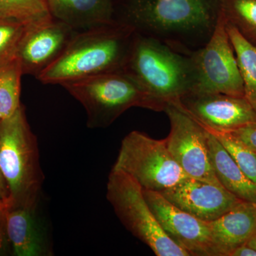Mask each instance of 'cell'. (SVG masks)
Instances as JSON below:
<instances>
[{"label":"cell","mask_w":256,"mask_h":256,"mask_svg":"<svg viewBox=\"0 0 256 256\" xmlns=\"http://www.w3.org/2000/svg\"><path fill=\"white\" fill-rule=\"evenodd\" d=\"M220 14V0H114L112 20L191 55L210 41Z\"/></svg>","instance_id":"obj_1"},{"label":"cell","mask_w":256,"mask_h":256,"mask_svg":"<svg viewBox=\"0 0 256 256\" xmlns=\"http://www.w3.org/2000/svg\"><path fill=\"white\" fill-rule=\"evenodd\" d=\"M136 32L112 21L78 32L54 63L38 76L44 84H58L124 70Z\"/></svg>","instance_id":"obj_2"},{"label":"cell","mask_w":256,"mask_h":256,"mask_svg":"<svg viewBox=\"0 0 256 256\" xmlns=\"http://www.w3.org/2000/svg\"><path fill=\"white\" fill-rule=\"evenodd\" d=\"M124 70L148 95L165 104H176L196 86L191 55L136 33Z\"/></svg>","instance_id":"obj_3"},{"label":"cell","mask_w":256,"mask_h":256,"mask_svg":"<svg viewBox=\"0 0 256 256\" xmlns=\"http://www.w3.org/2000/svg\"><path fill=\"white\" fill-rule=\"evenodd\" d=\"M0 170L12 206L36 210L45 176L36 138L22 106L11 117L0 120Z\"/></svg>","instance_id":"obj_4"},{"label":"cell","mask_w":256,"mask_h":256,"mask_svg":"<svg viewBox=\"0 0 256 256\" xmlns=\"http://www.w3.org/2000/svg\"><path fill=\"white\" fill-rule=\"evenodd\" d=\"M60 86L84 108L90 129L109 127L132 107L163 111L166 106L148 95L124 70L68 80Z\"/></svg>","instance_id":"obj_5"},{"label":"cell","mask_w":256,"mask_h":256,"mask_svg":"<svg viewBox=\"0 0 256 256\" xmlns=\"http://www.w3.org/2000/svg\"><path fill=\"white\" fill-rule=\"evenodd\" d=\"M106 198L124 228L156 256H190L164 233L144 198L142 186L124 172L111 170Z\"/></svg>","instance_id":"obj_6"},{"label":"cell","mask_w":256,"mask_h":256,"mask_svg":"<svg viewBox=\"0 0 256 256\" xmlns=\"http://www.w3.org/2000/svg\"><path fill=\"white\" fill-rule=\"evenodd\" d=\"M112 168L129 175L143 190L160 193L188 178L170 152L164 139H154L137 130L122 140Z\"/></svg>","instance_id":"obj_7"},{"label":"cell","mask_w":256,"mask_h":256,"mask_svg":"<svg viewBox=\"0 0 256 256\" xmlns=\"http://www.w3.org/2000/svg\"><path fill=\"white\" fill-rule=\"evenodd\" d=\"M196 84L191 94H224L244 96L236 57L220 11L214 32L206 45L191 54Z\"/></svg>","instance_id":"obj_8"},{"label":"cell","mask_w":256,"mask_h":256,"mask_svg":"<svg viewBox=\"0 0 256 256\" xmlns=\"http://www.w3.org/2000/svg\"><path fill=\"white\" fill-rule=\"evenodd\" d=\"M163 111L170 124L164 140L180 168L188 178L220 184L210 163L206 128L173 102H168Z\"/></svg>","instance_id":"obj_9"},{"label":"cell","mask_w":256,"mask_h":256,"mask_svg":"<svg viewBox=\"0 0 256 256\" xmlns=\"http://www.w3.org/2000/svg\"><path fill=\"white\" fill-rule=\"evenodd\" d=\"M143 193L164 233L190 256H218L208 222L175 206L160 192L143 190Z\"/></svg>","instance_id":"obj_10"},{"label":"cell","mask_w":256,"mask_h":256,"mask_svg":"<svg viewBox=\"0 0 256 256\" xmlns=\"http://www.w3.org/2000/svg\"><path fill=\"white\" fill-rule=\"evenodd\" d=\"M77 32L52 16L28 25L14 54L20 60L23 74L38 78L63 54Z\"/></svg>","instance_id":"obj_11"},{"label":"cell","mask_w":256,"mask_h":256,"mask_svg":"<svg viewBox=\"0 0 256 256\" xmlns=\"http://www.w3.org/2000/svg\"><path fill=\"white\" fill-rule=\"evenodd\" d=\"M176 105L203 127L214 132H232L256 124V112L245 97L224 94H188Z\"/></svg>","instance_id":"obj_12"},{"label":"cell","mask_w":256,"mask_h":256,"mask_svg":"<svg viewBox=\"0 0 256 256\" xmlns=\"http://www.w3.org/2000/svg\"><path fill=\"white\" fill-rule=\"evenodd\" d=\"M161 194L175 206L206 222L217 220L242 201L222 185L191 178Z\"/></svg>","instance_id":"obj_13"},{"label":"cell","mask_w":256,"mask_h":256,"mask_svg":"<svg viewBox=\"0 0 256 256\" xmlns=\"http://www.w3.org/2000/svg\"><path fill=\"white\" fill-rule=\"evenodd\" d=\"M208 225L218 256H230L234 249L246 244L256 233V204L239 202Z\"/></svg>","instance_id":"obj_14"},{"label":"cell","mask_w":256,"mask_h":256,"mask_svg":"<svg viewBox=\"0 0 256 256\" xmlns=\"http://www.w3.org/2000/svg\"><path fill=\"white\" fill-rule=\"evenodd\" d=\"M8 232L15 256L52 255L44 230L36 218L34 208L10 207L8 213Z\"/></svg>","instance_id":"obj_15"},{"label":"cell","mask_w":256,"mask_h":256,"mask_svg":"<svg viewBox=\"0 0 256 256\" xmlns=\"http://www.w3.org/2000/svg\"><path fill=\"white\" fill-rule=\"evenodd\" d=\"M114 0H45L52 18L80 32L110 22Z\"/></svg>","instance_id":"obj_16"},{"label":"cell","mask_w":256,"mask_h":256,"mask_svg":"<svg viewBox=\"0 0 256 256\" xmlns=\"http://www.w3.org/2000/svg\"><path fill=\"white\" fill-rule=\"evenodd\" d=\"M206 130L210 163L218 181L237 198L256 204V184L244 174L214 134Z\"/></svg>","instance_id":"obj_17"},{"label":"cell","mask_w":256,"mask_h":256,"mask_svg":"<svg viewBox=\"0 0 256 256\" xmlns=\"http://www.w3.org/2000/svg\"><path fill=\"white\" fill-rule=\"evenodd\" d=\"M226 30L236 57L244 84V96L256 112V47L227 22Z\"/></svg>","instance_id":"obj_18"},{"label":"cell","mask_w":256,"mask_h":256,"mask_svg":"<svg viewBox=\"0 0 256 256\" xmlns=\"http://www.w3.org/2000/svg\"><path fill=\"white\" fill-rule=\"evenodd\" d=\"M22 68L14 55L0 60V120L8 118L20 108Z\"/></svg>","instance_id":"obj_19"},{"label":"cell","mask_w":256,"mask_h":256,"mask_svg":"<svg viewBox=\"0 0 256 256\" xmlns=\"http://www.w3.org/2000/svg\"><path fill=\"white\" fill-rule=\"evenodd\" d=\"M220 11L227 22L256 47V0H220Z\"/></svg>","instance_id":"obj_20"},{"label":"cell","mask_w":256,"mask_h":256,"mask_svg":"<svg viewBox=\"0 0 256 256\" xmlns=\"http://www.w3.org/2000/svg\"><path fill=\"white\" fill-rule=\"evenodd\" d=\"M50 16L45 0H0V18L30 25Z\"/></svg>","instance_id":"obj_21"},{"label":"cell","mask_w":256,"mask_h":256,"mask_svg":"<svg viewBox=\"0 0 256 256\" xmlns=\"http://www.w3.org/2000/svg\"><path fill=\"white\" fill-rule=\"evenodd\" d=\"M210 132L214 134L215 137L228 151L244 174L256 184V152L252 150L230 132Z\"/></svg>","instance_id":"obj_22"},{"label":"cell","mask_w":256,"mask_h":256,"mask_svg":"<svg viewBox=\"0 0 256 256\" xmlns=\"http://www.w3.org/2000/svg\"><path fill=\"white\" fill-rule=\"evenodd\" d=\"M28 25L10 18H0V60L15 54Z\"/></svg>","instance_id":"obj_23"},{"label":"cell","mask_w":256,"mask_h":256,"mask_svg":"<svg viewBox=\"0 0 256 256\" xmlns=\"http://www.w3.org/2000/svg\"><path fill=\"white\" fill-rule=\"evenodd\" d=\"M12 203L0 200V256L5 255L12 247L8 232V213Z\"/></svg>","instance_id":"obj_24"},{"label":"cell","mask_w":256,"mask_h":256,"mask_svg":"<svg viewBox=\"0 0 256 256\" xmlns=\"http://www.w3.org/2000/svg\"><path fill=\"white\" fill-rule=\"evenodd\" d=\"M229 132L256 152V124H246Z\"/></svg>","instance_id":"obj_25"},{"label":"cell","mask_w":256,"mask_h":256,"mask_svg":"<svg viewBox=\"0 0 256 256\" xmlns=\"http://www.w3.org/2000/svg\"><path fill=\"white\" fill-rule=\"evenodd\" d=\"M230 256H256V250L247 244L234 249Z\"/></svg>","instance_id":"obj_26"},{"label":"cell","mask_w":256,"mask_h":256,"mask_svg":"<svg viewBox=\"0 0 256 256\" xmlns=\"http://www.w3.org/2000/svg\"><path fill=\"white\" fill-rule=\"evenodd\" d=\"M0 200H2V201H10L12 202L9 190H8L4 178H3L1 170H0Z\"/></svg>","instance_id":"obj_27"},{"label":"cell","mask_w":256,"mask_h":256,"mask_svg":"<svg viewBox=\"0 0 256 256\" xmlns=\"http://www.w3.org/2000/svg\"><path fill=\"white\" fill-rule=\"evenodd\" d=\"M247 245L256 250V233L252 236V238L247 242Z\"/></svg>","instance_id":"obj_28"}]
</instances>
